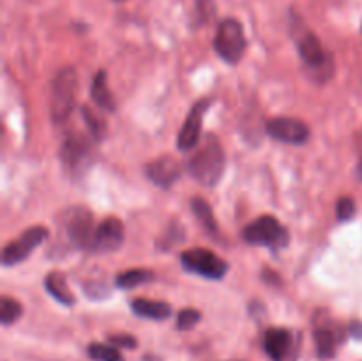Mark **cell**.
Segmentation results:
<instances>
[{
	"instance_id": "1",
	"label": "cell",
	"mask_w": 362,
	"mask_h": 361,
	"mask_svg": "<svg viewBox=\"0 0 362 361\" xmlns=\"http://www.w3.org/2000/svg\"><path fill=\"white\" fill-rule=\"evenodd\" d=\"M225 151L216 137L209 134L200 144L193 158L187 161L191 177L205 188H212L221 180L225 173Z\"/></svg>"
},
{
	"instance_id": "2",
	"label": "cell",
	"mask_w": 362,
	"mask_h": 361,
	"mask_svg": "<svg viewBox=\"0 0 362 361\" xmlns=\"http://www.w3.org/2000/svg\"><path fill=\"white\" fill-rule=\"evenodd\" d=\"M297 48L303 59L304 69L308 71V76L315 81H327L334 73V59L331 53L324 48L317 34L306 30L297 38Z\"/></svg>"
},
{
	"instance_id": "3",
	"label": "cell",
	"mask_w": 362,
	"mask_h": 361,
	"mask_svg": "<svg viewBox=\"0 0 362 361\" xmlns=\"http://www.w3.org/2000/svg\"><path fill=\"white\" fill-rule=\"evenodd\" d=\"M78 96V73L74 67L67 66L57 73L52 85V119L55 124H62L69 119L71 112L74 110Z\"/></svg>"
},
{
	"instance_id": "4",
	"label": "cell",
	"mask_w": 362,
	"mask_h": 361,
	"mask_svg": "<svg viewBox=\"0 0 362 361\" xmlns=\"http://www.w3.org/2000/svg\"><path fill=\"white\" fill-rule=\"evenodd\" d=\"M60 229L71 248H88L94 239V216L87 207H69L59 216Z\"/></svg>"
},
{
	"instance_id": "5",
	"label": "cell",
	"mask_w": 362,
	"mask_h": 361,
	"mask_svg": "<svg viewBox=\"0 0 362 361\" xmlns=\"http://www.w3.org/2000/svg\"><path fill=\"white\" fill-rule=\"evenodd\" d=\"M243 239L253 246L281 250L288 244V230L274 216H260L243 230Z\"/></svg>"
},
{
	"instance_id": "6",
	"label": "cell",
	"mask_w": 362,
	"mask_h": 361,
	"mask_svg": "<svg viewBox=\"0 0 362 361\" xmlns=\"http://www.w3.org/2000/svg\"><path fill=\"white\" fill-rule=\"evenodd\" d=\"M214 50L225 62L232 64V66L240 62L244 52H246V35H244L243 23L239 20L226 18L219 23L214 38Z\"/></svg>"
},
{
	"instance_id": "7",
	"label": "cell",
	"mask_w": 362,
	"mask_h": 361,
	"mask_svg": "<svg viewBox=\"0 0 362 361\" xmlns=\"http://www.w3.org/2000/svg\"><path fill=\"white\" fill-rule=\"evenodd\" d=\"M180 264L187 273L207 280H223L228 273V264L207 248H191L180 255Z\"/></svg>"
},
{
	"instance_id": "8",
	"label": "cell",
	"mask_w": 362,
	"mask_h": 361,
	"mask_svg": "<svg viewBox=\"0 0 362 361\" xmlns=\"http://www.w3.org/2000/svg\"><path fill=\"white\" fill-rule=\"evenodd\" d=\"M315 345L317 353L322 360H331L334 357L338 345H341L345 340V328L339 322L332 321L327 311H318L315 315Z\"/></svg>"
},
{
	"instance_id": "9",
	"label": "cell",
	"mask_w": 362,
	"mask_h": 361,
	"mask_svg": "<svg viewBox=\"0 0 362 361\" xmlns=\"http://www.w3.org/2000/svg\"><path fill=\"white\" fill-rule=\"evenodd\" d=\"M49 232L46 227H32V229L25 230L16 241H11L9 244H6L2 250V265L11 268V265H16L20 262H23L25 258H28L32 255V251L39 246V244L45 243L48 239Z\"/></svg>"
},
{
	"instance_id": "10",
	"label": "cell",
	"mask_w": 362,
	"mask_h": 361,
	"mask_svg": "<svg viewBox=\"0 0 362 361\" xmlns=\"http://www.w3.org/2000/svg\"><path fill=\"white\" fill-rule=\"evenodd\" d=\"M267 133L274 140L290 145H303L310 140V127L299 119L292 117H274L265 126Z\"/></svg>"
},
{
	"instance_id": "11",
	"label": "cell",
	"mask_w": 362,
	"mask_h": 361,
	"mask_svg": "<svg viewBox=\"0 0 362 361\" xmlns=\"http://www.w3.org/2000/svg\"><path fill=\"white\" fill-rule=\"evenodd\" d=\"M211 99H202L197 105L191 108L187 113L186 120H184L182 127H180L179 138H177V147L182 152H189L200 144V134H202V124H204V117L207 108L211 106Z\"/></svg>"
},
{
	"instance_id": "12",
	"label": "cell",
	"mask_w": 362,
	"mask_h": 361,
	"mask_svg": "<svg viewBox=\"0 0 362 361\" xmlns=\"http://www.w3.org/2000/svg\"><path fill=\"white\" fill-rule=\"evenodd\" d=\"M124 243V225L119 218H106L95 227L90 251L110 253L117 251Z\"/></svg>"
},
{
	"instance_id": "13",
	"label": "cell",
	"mask_w": 362,
	"mask_h": 361,
	"mask_svg": "<svg viewBox=\"0 0 362 361\" xmlns=\"http://www.w3.org/2000/svg\"><path fill=\"white\" fill-rule=\"evenodd\" d=\"M180 173H182L180 163L172 156H161L148 163L145 168V176L161 188H172L179 180Z\"/></svg>"
},
{
	"instance_id": "14",
	"label": "cell",
	"mask_w": 362,
	"mask_h": 361,
	"mask_svg": "<svg viewBox=\"0 0 362 361\" xmlns=\"http://www.w3.org/2000/svg\"><path fill=\"white\" fill-rule=\"evenodd\" d=\"M90 145L81 134H69L60 147V159L69 170H80L87 165Z\"/></svg>"
},
{
	"instance_id": "15",
	"label": "cell",
	"mask_w": 362,
	"mask_h": 361,
	"mask_svg": "<svg viewBox=\"0 0 362 361\" xmlns=\"http://www.w3.org/2000/svg\"><path fill=\"white\" fill-rule=\"evenodd\" d=\"M293 349V335L285 328H269L264 336V350L272 361H286Z\"/></svg>"
},
{
	"instance_id": "16",
	"label": "cell",
	"mask_w": 362,
	"mask_h": 361,
	"mask_svg": "<svg viewBox=\"0 0 362 361\" xmlns=\"http://www.w3.org/2000/svg\"><path fill=\"white\" fill-rule=\"evenodd\" d=\"M134 314L138 317L151 319V321H166L172 315V306L163 301H152V299H134L131 303Z\"/></svg>"
},
{
	"instance_id": "17",
	"label": "cell",
	"mask_w": 362,
	"mask_h": 361,
	"mask_svg": "<svg viewBox=\"0 0 362 361\" xmlns=\"http://www.w3.org/2000/svg\"><path fill=\"white\" fill-rule=\"evenodd\" d=\"M90 94L95 105L101 110H105V112H115L117 110L115 98H113V94L110 92L108 81H106V71L95 73L94 81H92L90 87Z\"/></svg>"
},
{
	"instance_id": "18",
	"label": "cell",
	"mask_w": 362,
	"mask_h": 361,
	"mask_svg": "<svg viewBox=\"0 0 362 361\" xmlns=\"http://www.w3.org/2000/svg\"><path fill=\"white\" fill-rule=\"evenodd\" d=\"M45 287L46 290L52 294V297H55V299L59 301L60 304H64V306H73V304L76 303L73 292H71V289L67 287L66 276H64L62 273L59 271L49 273L45 280Z\"/></svg>"
},
{
	"instance_id": "19",
	"label": "cell",
	"mask_w": 362,
	"mask_h": 361,
	"mask_svg": "<svg viewBox=\"0 0 362 361\" xmlns=\"http://www.w3.org/2000/svg\"><path fill=\"white\" fill-rule=\"evenodd\" d=\"M154 280V273L148 269H129V271L120 273L115 278V283L120 289H134L138 285H144Z\"/></svg>"
},
{
	"instance_id": "20",
	"label": "cell",
	"mask_w": 362,
	"mask_h": 361,
	"mask_svg": "<svg viewBox=\"0 0 362 361\" xmlns=\"http://www.w3.org/2000/svg\"><path fill=\"white\" fill-rule=\"evenodd\" d=\"M191 207H193L194 216L202 222V225L209 230L211 234L218 232V222L214 218V212H212L211 204L204 198H193L191 200Z\"/></svg>"
},
{
	"instance_id": "21",
	"label": "cell",
	"mask_w": 362,
	"mask_h": 361,
	"mask_svg": "<svg viewBox=\"0 0 362 361\" xmlns=\"http://www.w3.org/2000/svg\"><path fill=\"white\" fill-rule=\"evenodd\" d=\"M81 117H83L85 124H87L92 137H94L95 140H103L106 131H108V126H106V120L99 115V112H94V110L88 108V106H83V108H81Z\"/></svg>"
},
{
	"instance_id": "22",
	"label": "cell",
	"mask_w": 362,
	"mask_h": 361,
	"mask_svg": "<svg viewBox=\"0 0 362 361\" xmlns=\"http://www.w3.org/2000/svg\"><path fill=\"white\" fill-rule=\"evenodd\" d=\"M21 314H23V306L20 304V301L9 296H2V299H0V322L4 326L14 324L21 317Z\"/></svg>"
},
{
	"instance_id": "23",
	"label": "cell",
	"mask_w": 362,
	"mask_h": 361,
	"mask_svg": "<svg viewBox=\"0 0 362 361\" xmlns=\"http://www.w3.org/2000/svg\"><path fill=\"white\" fill-rule=\"evenodd\" d=\"M87 353L94 361H124L122 354L119 353V349H117L115 345H106V343H90Z\"/></svg>"
},
{
	"instance_id": "24",
	"label": "cell",
	"mask_w": 362,
	"mask_h": 361,
	"mask_svg": "<svg viewBox=\"0 0 362 361\" xmlns=\"http://www.w3.org/2000/svg\"><path fill=\"white\" fill-rule=\"evenodd\" d=\"M356 214V202L350 197H343L336 202V218L339 222H349Z\"/></svg>"
},
{
	"instance_id": "25",
	"label": "cell",
	"mask_w": 362,
	"mask_h": 361,
	"mask_svg": "<svg viewBox=\"0 0 362 361\" xmlns=\"http://www.w3.org/2000/svg\"><path fill=\"white\" fill-rule=\"evenodd\" d=\"M202 314L198 310H193V308H186L179 314L177 317V328L179 329H191L200 322Z\"/></svg>"
},
{
	"instance_id": "26",
	"label": "cell",
	"mask_w": 362,
	"mask_h": 361,
	"mask_svg": "<svg viewBox=\"0 0 362 361\" xmlns=\"http://www.w3.org/2000/svg\"><path fill=\"white\" fill-rule=\"evenodd\" d=\"M110 343L115 347H127V349H134L136 347V338L131 335H115L110 336Z\"/></svg>"
},
{
	"instance_id": "27",
	"label": "cell",
	"mask_w": 362,
	"mask_h": 361,
	"mask_svg": "<svg viewBox=\"0 0 362 361\" xmlns=\"http://www.w3.org/2000/svg\"><path fill=\"white\" fill-rule=\"evenodd\" d=\"M350 333H352L356 338L362 340V324H361V322H354V324L350 326Z\"/></svg>"
},
{
	"instance_id": "28",
	"label": "cell",
	"mask_w": 362,
	"mask_h": 361,
	"mask_svg": "<svg viewBox=\"0 0 362 361\" xmlns=\"http://www.w3.org/2000/svg\"><path fill=\"white\" fill-rule=\"evenodd\" d=\"M357 177L362 180V152H361V159H359V165H357Z\"/></svg>"
},
{
	"instance_id": "29",
	"label": "cell",
	"mask_w": 362,
	"mask_h": 361,
	"mask_svg": "<svg viewBox=\"0 0 362 361\" xmlns=\"http://www.w3.org/2000/svg\"><path fill=\"white\" fill-rule=\"evenodd\" d=\"M115 2H122V0H115Z\"/></svg>"
}]
</instances>
